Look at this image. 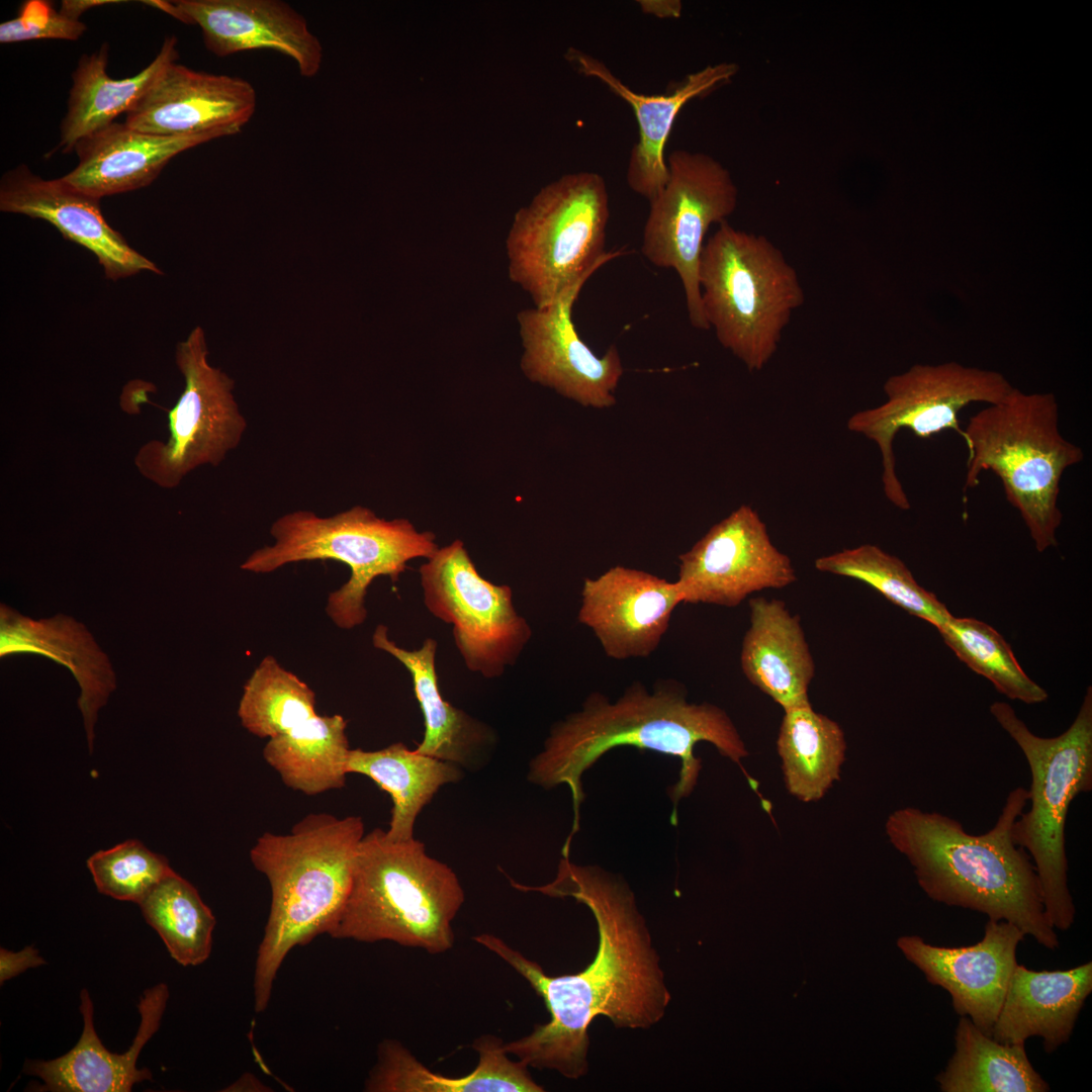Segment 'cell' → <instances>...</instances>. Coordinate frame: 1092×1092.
<instances>
[{"label":"cell","instance_id":"cell-1","mask_svg":"<svg viewBox=\"0 0 1092 1092\" xmlns=\"http://www.w3.org/2000/svg\"><path fill=\"white\" fill-rule=\"evenodd\" d=\"M521 891L570 897L585 905L598 928L596 957L583 971L558 977L494 934L473 939L508 963L541 997L549 1012L547 1023L504 1043L509 1055L535 1069H548L576 1080L588 1071L587 1029L597 1016L618 1028H649L664 1016L671 1000L659 957L652 945L635 896L623 878L597 866H578L563 857L552 882L524 886Z\"/></svg>","mask_w":1092,"mask_h":1092},{"label":"cell","instance_id":"cell-2","mask_svg":"<svg viewBox=\"0 0 1092 1092\" xmlns=\"http://www.w3.org/2000/svg\"><path fill=\"white\" fill-rule=\"evenodd\" d=\"M702 741L713 744L743 769L741 759L748 751L728 714L714 704L689 702L676 684L662 682L650 692L634 682L614 703L601 693L590 694L579 711L554 724L543 750L529 764L531 783L544 789L569 787L573 823L562 855L569 856L571 840L579 830L582 776L606 752L633 746L680 760L678 780L668 791L673 804L670 823L676 825L677 804L698 782L702 763L694 749Z\"/></svg>","mask_w":1092,"mask_h":1092},{"label":"cell","instance_id":"cell-3","mask_svg":"<svg viewBox=\"0 0 1092 1092\" xmlns=\"http://www.w3.org/2000/svg\"><path fill=\"white\" fill-rule=\"evenodd\" d=\"M1027 803L1026 789L1012 790L995 825L981 834L969 833L949 816L915 807L893 811L885 832L932 901L1010 922L1055 950L1060 942L1044 913L1035 868L1011 835Z\"/></svg>","mask_w":1092,"mask_h":1092},{"label":"cell","instance_id":"cell-4","mask_svg":"<svg viewBox=\"0 0 1092 1092\" xmlns=\"http://www.w3.org/2000/svg\"><path fill=\"white\" fill-rule=\"evenodd\" d=\"M364 835L360 816L311 813L288 834L263 833L251 848V862L267 878L271 891L269 915L255 961L256 1012L267 1009L287 954L295 946L328 934L340 916Z\"/></svg>","mask_w":1092,"mask_h":1092},{"label":"cell","instance_id":"cell-5","mask_svg":"<svg viewBox=\"0 0 1092 1092\" xmlns=\"http://www.w3.org/2000/svg\"><path fill=\"white\" fill-rule=\"evenodd\" d=\"M464 899L457 875L422 841H394L375 828L359 844L348 899L328 935L443 953L454 945Z\"/></svg>","mask_w":1092,"mask_h":1092},{"label":"cell","instance_id":"cell-6","mask_svg":"<svg viewBox=\"0 0 1092 1092\" xmlns=\"http://www.w3.org/2000/svg\"><path fill=\"white\" fill-rule=\"evenodd\" d=\"M1059 420L1053 393L1013 387L972 416L963 435L968 448L964 490L977 486L983 471H992L1038 552L1058 544L1061 479L1084 459L1082 448L1062 435Z\"/></svg>","mask_w":1092,"mask_h":1092},{"label":"cell","instance_id":"cell-7","mask_svg":"<svg viewBox=\"0 0 1092 1092\" xmlns=\"http://www.w3.org/2000/svg\"><path fill=\"white\" fill-rule=\"evenodd\" d=\"M702 310L720 345L749 371L771 360L805 301L796 269L763 235L719 224L699 266Z\"/></svg>","mask_w":1092,"mask_h":1092},{"label":"cell","instance_id":"cell-8","mask_svg":"<svg viewBox=\"0 0 1092 1092\" xmlns=\"http://www.w3.org/2000/svg\"><path fill=\"white\" fill-rule=\"evenodd\" d=\"M270 534L274 544L252 552L241 569L269 573L286 564L311 560L346 564L350 577L329 595L326 606L333 623L346 630L365 622V599L376 577L388 576L395 582L410 560L429 559L439 549L434 533L419 532L406 519L387 521L361 506L331 517L298 510L279 517Z\"/></svg>","mask_w":1092,"mask_h":1092},{"label":"cell","instance_id":"cell-9","mask_svg":"<svg viewBox=\"0 0 1092 1092\" xmlns=\"http://www.w3.org/2000/svg\"><path fill=\"white\" fill-rule=\"evenodd\" d=\"M990 712L1022 751L1031 776L1030 808L1015 819L1012 839L1032 860L1049 922L1068 930L1076 909L1068 887L1065 829L1073 800L1092 790V688L1070 727L1055 737L1035 735L1005 702H994Z\"/></svg>","mask_w":1092,"mask_h":1092},{"label":"cell","instance_id":"cell-10","mask_svg":"<svg viewBox=\"0 0 1092 1092\" xmlns=\"http://www.w3.org/2000/svg\"><path fill=\"white\" fill-rule=\"evenodd\" d=\"M609 217L608 187L599 173H570L549 183L515 215L507 239L511 280L535 307L547 306L624 255L605 250Z\"/></svg>","mask_w":1092,"mask_h":1092},{"label":"cell","instance_id":"cell-11","mask_svg":"<svg viewBox=\"0 0 1092 1092\" xmlns=\"http://www.w3.org/2000/svg\"><path fill=\"white\" fill-rule=\"evenodd\" d=\"M883 388L886 401L853 414L847 421V429L878 446L884 494L898 509L909 510V498L896 472L893 446L898 432L909 430L918 438L928 439L952 430L963 438L960 412L974 402L996 403L1013 386L997 371L951 361L915 364L890 376Z\"/></svg>","mask_w":1092,"mask_h":1092},{"label":"cell","instance_id":"cell-12","mask_svg":"<svg viewBox=\"0 0 1092 1092\" xmlns=\"http://www.w3.org/2000/svg\"><path fill=\"white\" fill-rule=\"evenodd\" d=\"M175 362L185 384L168 411L169 436L142 445L133 459L143 477L167 489L199 466L219 465L247 429L233 394L234 380L209 364L200 327L177 344Z\"/></svg>","mask_w":1092,"mask_h":1092},{"label":"cell","instance_id":"cell-13","mask_svg":"<svg viewBox=\"0 0 1092 1092\" xmlns=\"http://www.w3.org/2000/svg\"><path fill=\"white\" fill-rule=\"evenodd\" d=\"M666 163L668 180L649 201L641 251L654 266L675 271L691 325L709 330L701 303V255L710 226L727 221L736 209L738 189L730 172L708 154L678 149Z\"/></svg>","mask_w":1092,"mask_h":1092},{"label":"cell","instance_id":"cell-14","mask_svg":"<svg viewBox=\"0 0 1092 1092\" xmlns=\"http://www.w3.org/2000/svg\"><path fill=\"white\" fill-rule=\"evenodd\" d=\"M424 603L453 626L455 645L466 667L486 678L516 663L532 630L513 604L507 584L482 577L461 540H455L420 567Z\"/></svg>","mask_w":1092,"mask_h":1092},{"label":"cell","instance_id":"cell-15","mask_svg":"<svg viewBox=\"0 0 1092 1092\" xmlns=\"http://www.w3.org/2000/svg\"><path fill=\"white\" fill-rule=\"evenodd\" d=\"M675 580L682 603L726 608L751 594L796 582L790 557L772 543L758 513L742 505L678 557Z\"/></svg>","mask_w":1092,"mask_h":1092},{"label":"cell","instance_id":"cell-16","mask_svg":"<svg viewBox=\"0 0 1092 1092\" xmlns=\"http://www.w3.org/2000/svg\"><path fill=\"white\" fill-rule=\"evenodd\" d=\"M588 279L571 284L547 306L518 313L521 368L531 381L583 406L608 408L616 403L615 391L624 373L619 351L612 345L597 355L572 321L574 302Z\"/></svg>","mask_w":1092,"mask_h":1092},{"label":"cell","instance_id":"cell-17","mask_svg":"<svg viewBox=\"0 0 1092 1092\" xmlns=\"http://www.w3.org/2000/svg\"><path fill=\"white\" fill-rule=\"evenodd\" d=\"M1024 936L1010 922L989 919L983 938L972 945L939 946L918 935H903L897 945L931 985L950 995L957 1014L991 1035Z\"/></svg>","mask_w":1092,"mask_h":1092},{"label":"cell","instance_id":"cell-18","mask_svg":"<svg viewBox=\"0 0 1092 1092\" xmlns=\"http://www.w3.org/2000/svg\"><path fill=\"white\" fill-rule=\"evenodd\" d=\"M580 595L579 623L593 631L605 654L617 660L654 652L682 603L675 581L623 565L585 578Z\"/></svg>","mask_w":1092,"mask_h":1092},{"label":"cell","instance_id":"cell-19","mask_svg":"<svg viewBox=\"0 0 1092 1092\" xmlns=\"http://www.w3.org/2000/svg\"><path fill=\"white\" fill-rule=\"evenodd\" d=\"M1 211L43 219L69 241L92 252L107 279L116 281L141 272L161 274L159 267L131 248L104 218L100 199L59 179H42L21 164L0 181Z\"/></svg>","mask_w":1092,"mask_h":1092},{"label":"cell","instance_id":"cell-20","mask_svg":"<svg viewBox=\"0 0 1092 1092\" xmlns=\"http://www.w3.org/2000/svg\"><path fill=\"white\" fill-rule=\"evenodd\" d=\"M257 106V93L240 77L168 65L125 114L128 126L162 135L213 130L240 133Z\"/></svg>","mask_w":1092,"mask_h":1092},{"label":"cell","instance_id":"cell-21","mask_svg":"<svg viewBox=\"0 0 1092 1092\" xmlns=\"http://www.w3.org/2000/svg\"><path fill=\"white\" fill-rule=\"evenodd\" d=\"M164 11L201 28L205 48L217 57L273 50L291 58L299 74L314 77L324 50L305 18L279 0H178Z\"/></svg>","mask_w":1092,"mask_h":1092},{"label":"cell","instance_id":"cell-22","mask_svg":"<svg viewBox=\"0 0 1092 1092\" xmlns=\"http://www.w3.org/2000/svg\"><path fill=\"white\" fill-rule=\"evenodd\" d=\"M567 59L586 77L602 81L633 109L638 125V141L630 152L627 183L632 191L653 199L668 180L665 146L681 108L692 99L702 97L727 84L737 74L735 63L709 65L688 75L666 94L646 95L634 92L600 60L571 49Z\"/></svg>","mask_w":1092,"mask_h":1092},{"label":"cell","instance_id":"cell-23","mask_svg":"<svg viewBox=\"0 0 1092 1092\" xmlns=\"http://www.w3.org/2000/svg\"><path fill=\"white\" fill-rule=\"evenodd\" d=\"M234 134L222 129L193 135H162L113 122L78 143L75 148L78 164L62 179L99 199L138 190L150 185L178 154Z\"/></svg>","mask_w":1092,"mask_h":1092},{"label":"cell","instance_id":"cell-24","mask_svg":"<svg viewBox=\"0 0 1092 1092\" xmlns=\"http://www.w3.org/2000/svg\"><path fill=\"white\" fill-rule=\"evenodd\" d=\"M168 987L161 983L147 990L140 1000L142 1021L129 1050L112 1054L101 1043L93 1024V1004L86 989L80 994L84 1028L77 1044L66 1055L51 1061H29L24 1072L43 1081L36 1091L129 1092L133 1084L151 1080V1072L135 1067L140 1052L160 1026L168 1000Z\"/></svg>","mask_w":1092,"mask_h":1092},{"label":"cell","instance_id":"cell-25","mask_svg":"<svg viewBox=\"0 0 1092 1092\" xmlns=\"http://www.w3.org/2000/svg\"><path fill=\"white\" fill-rule=\"evenodd\" d=\"M17 653L43 655L66 666L79 684L81 710L88 747L94 743L98 710L116 688L108 656L80 622L63 614L33 620L6 605L0 607V656Z\"/></svg>","mask_w":1092,"mask_h":1092},{"label":"cell","instance_id":"cell-26","mask_svg":"<svg viewBox=\"0 0 1092 1092\" xmlns=\"http://www.w3.org/2000/svg\"><path fill=\"white\" fill-rule=\"evenodd\" d=\"M1092 992V962L1068 970L1034 971L1016 966L991 1030L1003 1043L1040 1036L1045 1053L1066 1043Z\"/></svg>","mask_w":1092,"mask_h":1092},{"label":"cell","instance_id":"cell-27","mask_svg":"<svg viewBox=\"0 0 1092 1092\" xmlns=\"http://www.w3.org/2000/svg\"><path fill=\"white\" fill-rule=\"evenodd\" d=\"M749 609L740 653L743 674L784 711L811 705L815 663L800 617L777 599L752 598Z\"/></svg>","mask_w":1092,"mask_h":1092},{"label":"cell","instance_id":"cell-28","mask_svg":"<svg viewBox=\"0 0 1092 1092\" xmlns=\"http://www.w3.org/2000/svg\"><path fill=\"white\" fill-rule=\"evenodd\" d=\"M372 644L396 658L410 672L415 697L424 716L423 740L415 750L465 768H476L495 741L492 729L447 702L439 688L436 670L437 641L425 639L422 647L406 650L378 625Z\"/></svg>","mask_w":1092,"mask_h":1092},{"label":"cell","instance_id":"cell-29","mask_svg":"<svg viewBox=\"0 0 1092 1092\" xmlns=\"http://www.w3.org/2000/svg\"><path fill=\"white\" fill-rule=\"evenodd\" d=\"M476 1068L462 1077L430 1071L401 1042L383 1039L377 1060L364 1082L368 1092H542L520 1061L508 1057L504 1042L494 1035L474 1040Z\"/></svg>","mask_w":1092,"mask_h":1092},{"label":"cell","instance_id":"cell-30","mask_svg":"<svg viewBox=\"0 0 1092 1092\" xmlns=\"http://www.w3.org/2000/svg\"><path fill=\"white\" fill-rule=\"evenodd\" d=\"M108 56L109 47L103 43L97 51L82 55L72 74L56 148L64 154L75 151L81 140L113 123L136 104L161 72L178 60L177 38L166 36L155 59L131 77H110L106 71Z\"/></svg>","mask_w":1092,"mask_h":1092},{"label":"cell","instance_id":"cell-31","mask_svg":"<svg viewBox=\"0 0 1092 1092\" xmlns=\"http://www.w3.org/2000/svg\"><path fill=\"white\" fill-rule=\"evenodd\" d=\"M348 774L371 779L392 800L386 836L394 841L414 838L418 815L441 787L463 778L459 765L408 749L402 742L378 750L351 749Z\"/></svg>","mask_w":1092,"mask_h":1092},{"label":"cell","instance_id":"cell-32","mask_svg":"<svg viewBox=\"0 0 1092 1092\" xmlns=\"http://www.w3.org/2000/svg\"><path fill=\"white\" fill-rule=\"evenodd\" d=\"M347 724L341 715L317 714L268 739L263 757L285 786L304 795L342 789L346 785L351 750Z\"/></svg>","mask_w":1092,"mask_h":1092},{"label":"cell","instance_id":"cell-33","mask_svg":"<svg viewBox=\"0 0 1092 1092\" xmlns=\"http://www.w3.org/2000/svg\"><path fill=\"white\" fill-rule=\"evenodd\" d=\"M777 750L787 791L811 803L821 800L839 780L846 741L837 722L808 705L785 711Z\"/></svg>","mask_w":1092,"mask_h":1092},{"label":"cell","instance_id":"cell-34","mask_svg":"<svg viewBox=\"0 0 1092 1092\" xmlns=\"http://www.w3.org/2000/svg\"><path fill=\"white\" fill-rule=\"evenodd\" d=\"M942 1092H1045L1048 1082L1032 1067L1024 1043H1003L960 1016L954 1052L935 1078Z\"/></svg>","mask_w":1092,"mask_h":1092},{"label":"cell","instance_id":"cell-35","mask_svg":"<svg viewBox=\"0 0 1092 1092\" xmlns=\"http://www.w3.org/2000/svg\"><path fill=\"white\" fill-rule=\"evenodd\" d=\"M139 905L178 964L195 967L209 958L216 920L187 880L173 872Z\"/></svg>","mask_w":1092,"mask_h":1092},{"label":"cell","instance_id":"cell-36","mask_svg":"<svg viewBox=\"0 0 1092 1092\" xmlns=\"http://www.w3.org/2000/svg\"><path fill=\"white\" fill-rule=\"evenodd\" d=\"M817 570L857 579L910 615L935 628L951 615L937 597L922 587L907 565L877 545L863 544L818 557Z\"/></svg>","mask_w":1092,"mask_h":1092},{"label":"cell","instance_id":"cell-37","mask_svg":"<svg viewBox=\"0 0 1092 1092\" xmlns=\"http://www.w3.org/2000/svg\"><path fill=\"white\" fill-rule=\"evenodd\" d=\"M315 715L314 692L272 655L265 656L247 680L238 708L242 726L268 739Z\"/></svg>","mask_w":1092,"mask_h":1092},{"label":"cell","instance_id":"cell-38","mask_svg":"<svg viewBox=\"0 0 1092 1092\" xmlns=\"http://www.w3.org/2000/svg\"><path fill=\"white\" fill-rule=\"evenodd\" d=\"M957 657L1011 700L1038 704L1048 693L1022 669L1011 646L987 623L952 615L936 628Z\"/></svg>","mask_w":1092,"mask_h":1092},{"label":"cell","instance_id":"cell-39","mask_svg":"<svg viewBox=\"0 0 1092 1092\" xmlns=\"http://www.w3.org/2000/svg\"><path fill=\"white\" fill-rule=\"evenodd\" d=\"M87 867L101 894L138 904L174 872L166 857L135 839L93 853Z\"/></svg>","mask_w":1092,"mask_h":1092},{"label":"cell","instance_id":"cell-40","mask_svg":"<svg viewBox=\"0 0 1092 1092\" xmlns=\"http://www.w3.org/2000/svg\"><path fill=\"white\" fill-rule=\"evenodd\" d=\"M86 25L63 8L56 10L51 2L24 1L16 17L0 24V42L15 43L33 39L76 40Z\"/></svg>","mask_w":1092,"mask_h":1092},{"label":"cell","instance_id":"cell-41","mask_svg":"<svg viewBox=\"0 0 1092 1092\" xmlns=\"http://www.w3.org/2000/svg\"><path fill=\"white\" fill-rule=\"evenodd\" d=\"M44 960L38 956V951L32 946H26L18 952L8 949H0V982L1 984L28 968L44 965Z\"/></svg>","mask_w":1092,"mask_h":1092},{"label":"cell","instance_id":"cell-42","mask_svg":"<svg viewBox=\"0 0 1092 1092\" xmlns=\"http://www.w3.org/2000/svg\"><path fill=\"white\" fill-rule=\"evenodd\" d=\"M643 11L660 17H676L680 14L681 4L678 1H640Z\"/></svg>","mask_w":1092,"mask_h":1092},{"label":"cell","instance_id":"cell-43","mask_svg":"<svg viewBox=\"0 0 1092 1092\" xmlns=\"http://www.w3.org/2000/svg\"><path fill=\"white\" fill-rule=\"evenodd\" d=\"M252 1074L243 1075L238 1081L225 1089L226 1091H266L269 1089Z\"/></svg>","mask_w":1092,"mask_h":1092}]
</instances>
